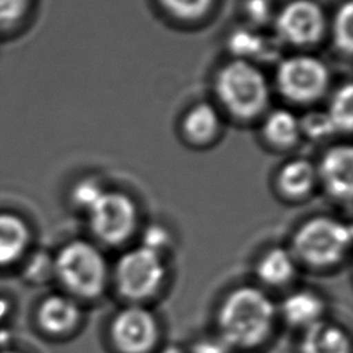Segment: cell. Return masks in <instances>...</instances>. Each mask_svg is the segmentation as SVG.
<instances>
[{
    "mask_svg": "<svg viewBox=\"0 0 353 353\" xmlns=\"http://www.w3.org/2000/svg\"><path fill=\"white\" fill-rule=\"evenodd\" d=\"M245 14L254 23H265L272 15L269 0H247Z\"/></svg>",
    "mask_w": 353,
    "mask_h": 353,
    "instance_id": "4316f807",
    "label": "cell"
},
{
    "mask_svg": "<svg viewBox=\"0 0 353 353\" xmlns=\"http://www.w3.org/2000/svg\"><path fill=\"white\" fill-rule=\"evenodd\" d=\"M352 229L347 223L325 215L302 222L291 237L288 248L299 266L316 270L341 265L350 251Z\"/></svg>",
    "mask_w": 353,
    "mask_h": 353,
    "instance_id": "3957f363",
    "label": "cell"
},
{
    "mask_svg": "<svg viewBox=\"0 0 353 353\" xmlns=\"http://www.w3.org/2000/svg\"><path fill=\"white\" fill-rule=\"evenodd\" d=\"M54 277L72 298L95 301L110 284V268L95 243L77 239L54 256Z\"/></svg>",
    "mask_w": 353,
    "mask_h": 353,
    "instance_id": "7a4b0ae2",
    "label": "cell"
},
{
    "mask_svg": "<svg viewBox=\"0 0 353 353\" xmlns=\"http://www.w3.org/2000/svg\"><path fill=\"white\" fill-rule=\"evenodd\" d=\"M276 84L284 98L310 103L321 98L330 85V70L317 57L298 54L283 59L276 70Z\"/></svg>",
    "mask_w": 353,
    "mask_h": 353,
    "instance_id": "ba28073f",
    "label": "cell"
},
{
    "mask_svg": "<svg viewBox=\"0 0 353 353\" xmlns=\"http://www.w3.org/2000/svg\"><path fill=\"white\" fill-rule=\"evenodd\" d=\"M165 258L141 244L123 252L110 269V283L117 295L125 303L146 305L165 285Z\"/></svg>",
    "mask_w": 353,
    "mask_h": 353,
    "instance_id": "277c9868",
    "label": "cell"
},
{
    "mask_svg": "<svg viewBox=\"0 0 353 353\" xmlns=\"http://www.w3.org/2000/svg\"><path fill=\"white\" fill-rule=\"evenodd\" d=\"M299 125L301 134L313 139H324L336 132L327 112H310L299 119Z\"/></svg>",
    "mask_w": 353,
    "mask_h": 353,
    "instance_id": "cb8c5ba5",
    "label": "cell"
},
{
    "mask_svg": "<svg viewBox=\"0 0 353 353\" xmlns=\"http://www.w3.org/2000/svg\"><path fill=\"white\" fill-rule=\"evenodd\" d=\"M219 128V113L208 102H199L193 105L182 120V132L193 145H205L214 141Z\"/></svg>",
    "mask_w": 353,
    "mask_h": 353,
    "instance_id": "2e32d148",
    "label": "cell"
},
{
    "mask_svg": "<svg viewBox=\"0 0 353 353\" xmlns=\"http://www.w3.org/2000/svg\"><path fill=\"white\" fill-rule=\"evenodd\" d=\"M262 132L269 143L277 148H290L301 137L299 119L287 109H274L268 113Z\"/></svg>",
    "mask_w": 353,
    "mask_h": 353,
    "instance_id": "ac0fdd59",
    "label": "cell"
},
{
    "mask_svg": "<svg viewBox=\"0 0 353 353\" xmlns=\"http://www.w3.org/2000/svg\"><path fill=\"white\" fill-rule=\"evenodd\" d=\"M28 4L29 0H0V28H6L19 21L28 8Z\"/></svg>",
    "mask_w": 353,
    "mask_h": 353,
    "instance_id": "484cf974",
    "label": "cell"
},
{
    "mask_svg": "<svg viewBox=\"0 0 353 353\" xmlns=\"http://www.w3.org/2000/svg\"><path fill=\"white\" fill-rule=\"evenodd\" d=\"M108 335L117 353H154L160 342V324L146 305L125 303L113 313Z\"/></svg>",
    "mask_w": 353,
    "mask_h": 353,
    "instance_id": "8992f818",
    "label": "cell"
},
{
    "mask_svg": "<svg viewBox=\"0 0 353 353\" xmlns=\"http://www.w3.org/2000/svg\"><path fill=\"white\" fill-rule=\"evenodd\" d=\"M6 353H17V352H6Z\"/></svg>",
    "mask_w": 353,
    "mask_h": 353,
    "instance_id": "f546056e",
    "label": "cell"
},
{
    "mask_svg": "<svg viewBox=\"0 0 353 353\" xmlns=\"http://www.w3.org/2000/svg\"><path fill=\"white\" fill-rule=\"evenodd\" d=\"M298 353H352L347 331L327 319L301 331Z\"/></svg>",
    "mask_w": 353,
    "mask_h": 353,
    "instance_id": "5bb4252c",
    "label": "cell"
},
{
    "mask_svg": "<svg viewBox=\"0 0 353 353\" xmlns=\"http://www.w3.org/2000/svg\"><path fill=\"white\" fill-rule=\"evenodd\" d=\"M352 36H353V6L347 0L343 3L332 21V40L339 52L349 57L352 54Z\"/></svg>",
    "mask_w": 353,
    "mask_h": 353,
    "instance_id": "ffe728a7",
    "label": "cell"
},
{
    "mask_svg": "<svg viewBox=\"0 0 353 353\" xmlns=\"http://www.w3.org/2000/svg\"><path fill=\"white\" fill-rule=\"evenodd\" d=\"M105 192L103 186L94 178L80 179L70 192L73 205L81 211H88Z\"/></svg>",
    "mask_w": 353,
    "mask_h": 353,
    "instance_id": "603a6c76",
    "label": "cell"
},
{
    "mask_svg": "<svg viewBox=\"0 0 353 353\" xmlns=\"http://www.w3.org/2000/svg\"><path fill=\"white\" fill-rule=\"evenodd\" d=\"M29 241L26 223L12 214H0V265L17 261Z\"/></svg>",
    "mask_w": 353,
    "mask_h": 353,
    "instance_id": "e0dca14e",
    "label": "cell"
},
{
    "mask_svg": "<svg viewBox=\"0 0 353 353\" xmlns=\"http://www.w3.org/2000/svg\"><path fill=\"white\" fill-rule=\"evenodd\" d=\"M279 320L299 332L325 319L327 302L317 291L296 288L277 303Z\"/></svg>",
    "mask_w": 353,
    "mask_h": 353,
    "instance_id": "8fae6325",
    "label": "cell"
},
{
    "mask_svg": "<svg viewBox=\"0 0 353 353\" xmlns=\"http://www.w3.org/2000/svg\"><path fill=\"white\" fill-rule=\"evenodd\" d=\"M317 179L330 197L349 201L353 188V152L350 145H336L328 149L316 167Z\"/></svg>",
    "mask_w": 353,
    "mask_h": 353,
    "instance_id": "30bf717a",
    "label": "cell"
},
{
    "mask_svg": "<svg viewBox=\"0 0 353 353\" xmlns=\"http://www.w3.org/2000/svg\"><path fill=\"white\" fill-rule=\"evenodd\" d=\"M228 46L236 59L243 61H248V58L251 57H258L263 54L266 48L265 39L255 32L247 29L234 30L229 37Z\"/></svg>",
    "mask_w": 353,
    "mask_h": 353,
    "instance_id": "44dd1931",
    "label": "cell"
},
{
    "mask_svg": "<svg viewBox=\"0 0 353 353\" xmlns=\"http://www.w3.org/2000/svg\"><path fill=\"white\" fill-rule=\"evenodd\" d=\"M189 353H229L230 349L216 336L214 339L204 338L197 341L190 349Z\"/></svg>",
    "mask_w": 353,
    "mask_h": 353,
    "instance_id": "83f0119b",
    "label": "cell"
},
{
    "mask_svg": "<svg viewBox=\"0 0 353 353\" xmlns=\"http://www.w3.org/2000/svg\"><path fill=\"white\" fill-rule=\"evenodd\" d=\"M214 85L221 105L240 120L259 116L269 103L266 77L251 61L233 59L225 63L218 70Z\"/></svg>",
    "mask_w": 353,
    "mask_h": 353,
    "instance_id": "5b68a950",
    "label": "cell"
},
{
    "mask_svg": "<svg viewBox=\"0 0 353 353\" xmlns=\"http://www.w3.org/2000/svg\"><path fill=\"white\" fill-rule=\"evenodd\" d=\"M276 181L279 190L287 199H305L317 182L316 165L306 159L290 160L279 170Z\"/></svg>",
    "mask_w": 353,
    "mask_h": 353,
    "instance_id": "9a60e30c",
    "label": "cell"
},
{
    "mask_svg": "<svg viewBox=\"0 0 353 353\" xmlns=\"http://www.w3.org/2000/svg\"><path fill=\"white\" fill-rule=\"evenodd\" d=\"M159 4L174 18L181 21H196L204 17L214 0H157Z\"/></svg>",
    "mask_w": 353,
    "mask_h": 353,
    "instance_id": "7402d4cb",
    "label": "cell"
},
{
    "mask_svg": "<svg viewBox=\"0 0 353 353\" xmlns=\"http://www.w3.org/2000/svg\"><path fill=\"white\" fill-rule=\"evenodd\" d=\"M353 113V88L350 83L339 87L330 102L327 114L336 132L349 134L352 130Z\"/></svg>",
    "mask_w": 353,
    "mask_h": 353,
    "instance_id": "d6986e66",
    "label": "cell"
},
{
    "mask_svg": "<svg viewBox=\"0 0 353 353\" xmlns=\"http://www.w3.org/2000/svg\"><path fill=\"white\" fill-rule=\"evenodd\" d=\"M327 26L324 10L314 0H291L274 18L276 33L287 44L305 47L317 43Z\"/></svg>",
    "mask_w": 353,
    "mask_h": 353,
    "instance_id": "9c48e42d",
    "label": "cell"
},
{
    "mask_svg": "<svg viewBox=\"0 0 353 353\" xmlns=\"http://www.w3.org/2000/svg\"><path fill=\"white\" fill-rule=\"evenodd\" d=\"M299 265L288 247L273 245L266 248L255 261L254 274L261 288H285L298 274Z\"/></svg>",
    "mask_w": 353,
    "mask_h": 353,
    "instance_id": "7c38bea8",
    "label": "cell"
},
{
    "mask_svg": "<svg viewBox=\"0 0 353 353\" xmlns=\"http://www.w3.org/2000/svg\"><path fill=\"white\" fill-rule=\"evenodd\" d=\"M277 321V302L266 290L254 284L237 285L216 307V338L230 350H252L272 336Z\"/></svg>",
    "mask_w": 353,
    "mask_h": 353,
    "instance_id": "6da1fadb",
    "label": "cell"
},
{
    "mask_svg": "<svg viewBox=\"0 0 353 353\" xmlns=\"http://www.w3.org/2000/svg\"><path fill=\"white\" fill-rule=\"evenodd\" d=\"M83 319V310L77 299L68 294L47 296L37 312L41 330L50 335H68L73 332Z\"/></svg>",
    "mask_w": 353,
    "mask_h": 353,
    "instance_id": "4fadbf2b",
    "label": "cell"
},
{
    "mask_svg": "<svg viewBox=\"0 0 353 353\" xmlns=\"http://www.w3.org/2000/svg\"><path fill=\"white\" fill-rule=\"evenodd\" d=\"M141 245L167 256L172 247V236L163 225L152 223L145 229Z\"/></svg>",
    "mask_w": 353,
    "mask_h": 353,
    "instance_id": "d4e9b609",
    "label": "cell"
},
{
    "mask_svg": "<svg viewBox=\"0 0 353 353\" xmlns=\"http://www.w3.org/2000/svg\"><path fill=\"white\" fill-rule=\"evenodd\" d=\"M156 353H189L188 347H183L176 343H168L164 347L159 349Z\"/></svg>",
    "mask_w": 353,
    "mask_h": 353,
    "instance_id": "f1b7e54d",
    "label": "cell"
},
{
    "mask_svg": "<svg viewBox=\"0 0 353 353\" xmlns=\"http://www.w3.org/2000/svg\"><path fill=\"white\" fill-rule=\"evenodd\" d=\"M88 228L102 244L120 245L130 240L138 225L134 200L119 190H105L87 211Z\"/></svg>",
    "mask_w": 353,
    "mask_h": 353,
    "instance_id": "52a82bcc",
    "label": "cell"
}]
</instances>
